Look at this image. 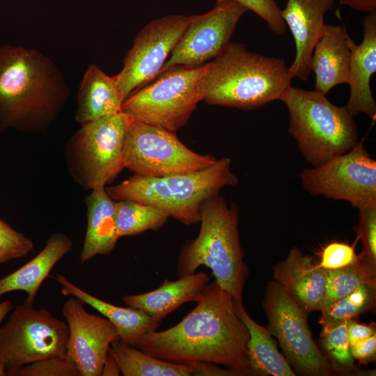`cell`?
<instances>
[{"mask_svg": "<svg viewBox=\"0 0 376 376\" xmlns=\"http://www.w3.org/2000/svg\"><path fill=\"white\" fill-rule=\"evenodd\" d=\"M196 307L175 326L145 334L136 347L172 363L221 365L238 376L253 375L248 355L249 331L237 316L232 296L212 281Z\"/></svg>", "mask_w": 376, "mask_h": 376, "instance_id": "cell-1", "label": "cell"}, {"mask_svg": "<svg viewBox=\"0 0 376 376\" xmlns=\"http://www.w3.org/2000/svg\"><path fill=\"white\" fill-rule=\"evenodd\" d=\"M64 76L49 57L22 46H0V132L46 134L69 97Z\"/></svg>", "mask_w": 376, "mask_h": 376, "instance_id": "cell-2", "label": "cell"}, {"mask_svg": "<svg viewBox=\"0 0 376 376\" xmlns=\"http://www.w3.org/2000/svg\"><path fill=\"white\" fill-rule=\"evenodd\" d=\"M292 79L284 59L230 42L208 63L198 88L201 100L208 104L253 109L279 100Z\"/></svg>", "mask_w": 376, "mask_h": 376, "instance_id": "cell-3", "label": "cell"}, {"mask_svg": "<svg viewBox=\"0 0 376 376\" xmlns=\"http://www.w3.org/2000/svg\"><path fill=\"white\" fill-rule=\"evenodd\" d=\"M200 222L198 236L185 244L179 254L178 277L195 273L198 267L205 266L234 301H242L248 270L240 240L237 206L233 203L228 205L217 194L203 203Z\"/></svg>", "mask_w": 376, "mask_h": 376, "instance_id": "cell-4", "label": "cell"}, {"mask_svg": "<svg viewBox=\"0 0 376 376\" xmlns=\"http://www.w3.org/2000/svg\"><path fill=\"white\" fill-rule=\"evenodd\" d=\"M230 159L221 158L200 171L157 178L133 175L106 189L115 201L130 200L152 205L185 224L200 221L201 208L221 188L237 184Z\"/></svg>", "mask_w": 376, "mask_h": 376, "instance_id": "cell-5", "label": "cell"}, {"mask_svg": "<svg viewBox=\"0 0 376 376\" xmlns=\"http://www.w3.org/2000/svg\"><path fill=\"white\" fill-rule=\"evenodd\" d=\"M279 100L288 109L289 133L305 160L313 166L348 152L358 142L354 117L326 95L291 86Z\"/></svg>", "mask_w": 376, "mask_h": 376, "instance_id": "cell-6", "label": "cell"}, {"mask_svg": "<svg viewBox=\"0 0 376 376\" xmlns=\"http://www.w3.org/2000/svg\"><path fill=\"white\" fill-rule=\"evenodd\" d=\"M131 118L123 111L81 125L64 147L73 180L85 189L105 185L125 168L124 146Z\"/></svg>", "mask_w": 376, "mask_h": 376, "instance_id": "cell-7", "label": "cell"}, {"mask_svg": "<svg viewBox=\"0 0 376 376\" xmlns=\"http://www.w3.org/2000/svg\"><path fill=\"white\" fill-rule=\"evenodd\" d=\"M207 65H175L166 70L129 95L122 111L134 120L175 133L201 100L198 85Z\"/></svg>", "mask_w": 376, "mask_h": 376, "instance_id": "cell-8", "label": "cell"}, {"mask_svg": "<svg viewBox=\"0 0 376 376\" xmlns=\"http://www.w3.org/2000/svg\"><path fill=\"white\" fill-rule=\"evenodd\" d=\"M66 322L45 308L18 304L7 322L0 326V366L7 375L16 376L21 368L52 357H66Z\"/></svg>", "mask_w": 376, "mask_h": 376, "instance_id": "cell-9", "label": "cell"}, {"mask_svg": "<svg viewBox=\"0 0 376 376\" xmlns=\"http://www.w3.org/2000/svg\"><path fill=\"white\" fill-rule=\"evenodd\" d=\"M262 308L267 318L268 331L278 340L296 375L327 376L334 372L329 361L313 338L308 313L274 281L267 285Z\"/></svg>", "mask_w": 376, "mask_h": 376, "instance_id": "cell-10", "label": "cell"}, {"mask_svg": "<svg viewBox=\"0 0 376 376\" xmlns=\"http://www.w3.org/2000/svg\"><path fill=\"white\" fill-rule=\"evenodd\" d=\"M188 148L171 132L131 118L124 146V166L134 175L157 178L191 173L217 162Z\"/></svg>", "mask_w": 376, "mask_h": 376, "instance_id": "cell-11", "label": "cell"}, {"mask_svg": "<svg viewBox=\"0 0 376 376\" xmlns=\"http://www.w3.org/2000/svg\"><path fill=\"white\" fill-rule=\"evenodd\" d=\"M300 177L311 195L345 201L359 210L376 205V161L363 139L348 152L304 169Z\"/></svg>", "mask_w": 376, "mask_h": 376, "instance_id": "cell-12", "label": "cell"}, {"mask_svg": "<svg viewBox=\"0 0 376 376\" xmlns=\"http://www.w3.org/2000/svg\"><path fill=\"white\" fill-rule=\"evenodd\" d=\"M190 16L169 15L151 20L138 33L115 75L124 100L153 80L186 29Z\"/></svg>", "mask_w": 376, "mask_h": 376, "instance_id": "cell-13", "label": "cell"}, {"mask_svg": "<svg viewBox=\"0 0 376 376\" xmlns=\"http://www.w3.org/2000/svg\"><path fill=\"white\" fill-rule=\"evenodd\" d=\"M247 10L235 0H217L209 12L191 15L159 74L173 66L196 67L214 58L230 42L237 23Z\"/></svg>", "mask_w": 376, "mask_h": 376, "instance_id": "cell-14", "label": "cell"}, {"mask_svg": "<svg viewBox=\"0 0 376 376\" xmlns=\"http://www.w3.org/2000/svg\"><path fill=\"white\" fill-rule=\"evenodd\" d=\"M62 314L68 328L67 357L81 376H100L111 344L119 340L115 326L104 316L88 313L73 297L63 304Z\"/></svg>", "mask_w": 376, "mask_h": 376, "instance_id": "cell-15", "label": "cell"}, {"mask_svg": "<svg viewBox=\"0 0 376 376\" xmlns=\"http://www.w3.org/2000/svg\"><path fill=\"white\" fill-rule=\"evenodd\" d=\"M334 3V0H287L280 10L295 44V56L288 67L292 78L308 81L313 52L325 24L324 15L333 9Z\"/></svg>", "mask_w": 376, "mask_h": 376, "instance_id": "cell-16", "label": "cell"}, {"mask_svg": "<svg viewBox=\"0 0 376 376\" xmlns=\"http://www.w3.org/2000/svg\"><path fill=\"white\" fill-rule=\"evenodd\" d=\"M363 37L357 45L350 37V97L345 106L354 117L360 113L372 120L376 118V103L370 88V79L376 72V10L363 19Z\"/></svg>", "mask_w": 376, "mask_h": 376, "instance_id": "cell-17", "label": "cell"}, {"mask_svg": "<svg viewBox=\"0 0 376 376\" xmlns=\"http://www.w3.org/2000/svg\"><path fill=\"white\" fill-rule=\"evenodd\" d=\"M274 281L290 298L309 313L320 311L324 298L327 270L319 267L313 258L293 246L285 259L273 267Z\"/></svg>", "mask_w": 376, "mask_h": 376, "instance_id": "cell-18", "label": "cell"}, {"mask_svg": "<svg viewBox=\"0 0 376 376\" xmlns=\"http://www.w3.org/2000/svg\"><path fill=\"white\" fill-rule=\"evenodd\" d=\"M350 37L345 25L324 24L311 60V70L315 76V91L327 95L334 87L348 83Z\"/></svg>", "mask_w": 376, "mask_h": 376, "instance_id": "cell-19", "label": "cell"}, {"mask_svg": "<svg viewBox=\"0 0 376 376\" xmlns=\"http://www.w3.org/2000/svg\"><path fill=\"white\" fill-rule=\"evenodd\" d=\"M72 248V242L63 233H52L44 248L25 265L0 278V297L13 291H24L26 304H33L38 290L55 265Z\"/></svg>", "mask_w": 376, "mask_h": 376, "instance_id": "cell-20", "label": "cell"}, {"mask_svg": "<svg viewBox=\"0 0 376 376\" xmlns=\"http://www.w3.org/2000/svg\"><path fill=\"white\" fill-rule=\"evenodd\" d=\"M56 279L63 295L75 297L97 311L115 326L119 340L125 344L135 347L145 334L155 331L159 325L144 311L130 306H118L100 299L75 285L63 274H57Z\"/></svg>", "mask_w": 376, "mask_h": 376, "instance_id": "cell-21", "label": "cell"}, {"mask_svg": "<svg viewBox=\"0 0 376 376\" xmlns=\"http://www.w3.org/2000/svg\"><path fill=\"white\" fill-rule=\"evenodd\" d=\"M208 282L209 276L201 271L173 281L165 279L153 290L124 296L123 301L127 306L140 309L160 322L182 304L195 302Z\"/></svg>", "mask_w": 376, "mask_h": 376, "instance_id": "cell-22", "label": "cell"}, {"mask_svg": "<svg viewBox=\"0 0 376 376\" xmlns=\"http://www.w3.org/2000/svg\"><path fill=\"white\" fill-rule=\"evenodd\" d=\"M123 101L115 76L91 64L79 84L75 119L81 125L114 116L122 111Z\"/></svg>", "mask_w": 376, "mask_h": 376, "instance_id": "cell-23", "label": "cell"}, {"mask_svg": "<svg viewBox=\"0 0 376 376\" xmlns=\"http://www.w3.org/2000/svg\"><path fill=\"white\" fill-rule=\"evenodd\" d=\"M84 202L87 226L79 254L81 263L97 255L109 253L120 238L116 223L115 201L109 197L105 187L91 189Z\"/></svg>", "mask_w": 376, "mask_h": 376, "instance_id": "cell-24", "label": "cell"}, {"mask_svg": "<svg viewBox=\"0 0 376 376\" xmlns=\"http://www.w3.org/2000/svg\"><path fill=\"white\" fill-rule=\"evenodd\" d=\"M234 304L237 316L249 334L247 355L253 375H297L285 357L279 351L267 328L257 323L249 315L242 301H234Z\"/></svg>", "mask_w": 376, "mask_h": 376, "instance_id": "cell-25", "label": "cell"}, {"mask_svg": "<svg viewBox=\"0 0 376 376\" xmlns=\"http://www.w3.org/2000/svg\"><path fill=\"white\" fill-rule=\"evenodd\" d=\"M108 352L116 359L124 376H191L196 373V365L162 360L120 340L111 344Z\"/></svg>", "mask_w": 376, "mask_h": 376, "instance_id": "cell-26", "label": "cell"}, {"mask_svg": "<svg viewBox=\"0 0 376 376\" xmlns=\"http://www.w3.org/2000/svg\"><path fill=\"white\" fill-rule=\"evenodd\" d=\"M366 284H376V262L359 254L353 263L346 267L327 270L326 288L321 310Z\"/></svg>", "mask_w": 376, "mask_h": 376, "instance_id": "cell-27", "label": "cell"}, {"mask_svg": "<svg viewBox=\"0 0 376 376\" xmlns=\"http://www.w3.org/2000/svg\"><path fill=\"white\" fill-rule=\"evenodd\" d=\"M116 223L120 238L162 227L170 217L157 206L130 200L115 201Z\"/></svg>", "mask_w": 376, "mask_h": 376, "instance_id": "cell-28", "label": "cell"}, {"mask_svg": "<svg viewBox=\"0 0 376 376\" xmlns=\"http://www.w3.org/2000/svg\"><path fill=\"white\" fill-rule=\"evenodd\" d=\"M375 298L376 284L361 285L321 310L319 322L331 325L352 320L374 307Z\"/></svg>", "mask_w": 376, "mask_h": 376, "instance_id": "cell-29", "label": "cell"}, {"mask_svg": "<svg viewBox=\"0 0 376 376\" xmlns=\"http://www.w3.org/2000/svg\"><path fill=\"white\" fill-rule=\"evenodd\" d=\"M347 322L322 325L320 340L334 370L346 372L354 368V358L347 335Z\"/></svg>", "mask_w": 376, "mask_h": 376, "instance_id": "cell-30", "label": "cell"}, {"mask_svg": "<svg viewBox=\"0 0 376 376\" xmlns=\"http://www.w3.org/2000/svg\"><path fill=\"white\" fill-rule=\"evenodd\" d=\"M33 249L31 239L0 219V264L26 257Z\"/></svg>", "mask_w": 376, "mask_h": 376, "instance_id": "cell-31", "label": "cell"}, {"mask_svg": "<svg viewBox=\"0 0 376 376\" xmlns=\"http://www.w3.org/2000/svg\"><path fill=\"white\" fill-rule=\"evenodd\" d=\"M19 376H81L76 364L67 356L52 357L21 368Z\"/></svg>", "mask_w": 376, "mask_h": 376, "instance_id": "cell-32", "label": "cell"}, {"mask_svg": "<svg viewBox=\"0 0 376 376\" xmlns=\"http://www.w3.org/2000/svg\"><path fill=\"white\" fill-rule=\"evenodd\" d=\"M359 210V220L356 233L363 246L359 255L376 262V205Z\"/></svg>", "mask_w": 376, "mask_h": 376, "instance_id": "cell-33", "label": "cell"}, {"mask_svg": "<svg viewBox=\"0 0 376 376\" xmlns=\"http://www.w3.org/2000/svg\"><path fill=\"white\" fill-rule=\"evenodd\" d=\"M357 258L354 246L333 242L323 247L317 265L326 270L337 269L353 263Z\"/></svg>", "mask_w": 376, "mask_h": 376, "instance_id": "cell-34", "label": "cell"}, {"mask_svg": "<svg viewBox=\"0 0 376 376\" xmlns=\"http://www.w3.org/2000/svg\"><path fill=\"white\" fill-rule=\"evenodd\" d=\"M249 10H252L267 24L270 30L277 36H283L286 25L283 20L275 0H235Z\"/></svg>", "mask_w": 376, "mask_h": 376, "instance_id": "cell-35", "label": "cell"}, {"mask_svg": "<svg viewBox=\"0 0 376 376\" xmlns=\"http://www.w3.org/2000/svg\"><path fill=\"white\" fill-rule=\"evenodd\" d=\"M350 351L352 357L361 363L375 360L376 355V334L363 341L350 346Z\"/></svg>", "mask_w": 376, "mask_h": 376, "instance_id": "cell-36", "label": "cell"}, {"mask_svg": "<svg viewBox=\"0 0 376 376\" xmlns=\"http://www.w3.org/2000/svg\"><path fill=\"white\" fill-rule=\"evenodd\" d=\"M375 334L372 325L359 324L353 319L347 322V335L350 346L363 341Z\"/></svg>", "mask_w": 376, "mask_h": 376, "instance_id": "cell-37", "label": "cell"}, {"mask_svg": "<svg viewBox=\"0 0 376 376\" xmlns=\"http://www.w3.org/2000/svg\"><path fill=\"white\" fill-rule=\"evenodd\" d=\"M341 5L354 10L370 13L376 10V0H338Z\"/></svg>", "mask_w": 376, "mask_h": 376, "instance_id": "cell-38", "label": "cell"}, {"mask_svg": "<svg viewBox=\"0 0 376 376\" xmlns=\"http://www.w3.org/2000/svg\"><path fill=\"white\" fill-rule=\"evenodd\" d=\"M121 373L116 359L108 352L101 371L102 376H118Z\"/></svg>", "mask_w": 376, "mask_h": 376, "instance_id": "cell-39", "label": "cell"}, {"mask_svg": "<svg viewBox=\"0 0 376 376\" xmlns=\"http://www.w3.org/2000/svg\"><path fill=\"white\" fill-rule=\"evenodd\" d=\"M13 308V303L10 301L6 300L3 302H0V324Z\"/></svg>", "mask_w": 376, "mask_h": 376, "instance_id": "cell-40", "label": "cell"}, {"mask_svg": "<svg viewBox=\"0 0 376 376\" xmlns=\"http://www.w3.org/2000/svg\"><path fill=\"white\" fill-rule=\"evenodd\" d=\"M6 375H7L6 369L0 366V376H6Z\"/></svg>", "mask_w": 376, "mask_h": 376, "instance_id": "cell-41", "label": "cell"}]
</instances>
